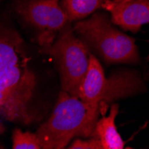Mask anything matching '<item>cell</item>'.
<instances>
[{
    "label": "cell",
    "instance_id": "1",
    "mask_svg": "<svg viewBox=\"0 0 149 149\" xmlns=\"http://www.w3.org/2000/svg\"><path fill=\"white\" fill-rule=\"evenodd\" d=\"M23 39L0 25V119L30 125L38 120L37 77Z\"/></svg>",
    "mask_w": 149,
    "mask_h": 149
},
{
    "label": "cell",
    "instance_id": "2",
    "mask_svg": "<svg viewBox=\"0 0 149 149\" xmlns=\"http://www.w3.org/2000/svg\"><path fill=\"white\" fill-rule=\"evenodd\" d=\"M102 107L92 105L62 90L49 119L36 134L43 149H62L76 138H95Z\"/></svg>",
    "mask_w": 149,
    "mask_h": 149
},
{
    "label": "cell",
    "instance_id": "3",
    "mask_svg": "<svg viewBox=\"0 0 149 149\" xmlns=\"http://www.w3.org/2000/svg\"><path fill=\"white\" fill-rule=\"evenodd\" d=\"M73 31L107 64L139 63L135 39L118 31L104 13L95 12L88 19L79 21Z\"/></svg>",
    "mask_w": 149,
    "mask_h": 149
},
{
    "label": "cell",
    "instance_id": "4",
    "mask_svg": "<svg viewBox=\"0 0 149 149\" xmlns=\"http://www.w3.org/2000/svg\"><path fill=\"white\" fill-rule=\"evenodd\" d=\"M145 90V82L137 72L120 71L106 78L100 62L89 54L88 68L79 97L92 105L104 106L107 103L138 95Z\"/></svg>",
    "mask_w": 149,
    "mask_h": 149
},
{
    "label": "cell",
    "instance_id": "5",
    "mask_svg": "<svg viewBox=\"0 0 149 149\" xmlns=\"http://www.w3.org/2000/svg\"><path fill=\"white\" fill-rule=\"evenodd\" d=\"M39 51L55 59L61 75L62 90L79 97L81 84L88 68L89 51L75 36L71 25L67 24L51 45L40 47Z\"/></svg>",
    "mask_w": 149,
    "mask_h": 149
},
{
    "label": "cell",
    "instance_id": "6",
    "mask_svg": "<svg viewBox=\"0 0 149 149\" xmlns=\"http://www.w3.org/2000/svg\"><path fill=\"white\" fill-rule=\"evenodd\" d=\"M17 12L24 21L38 31L37 42L40 47L51 45L70 22L59 0H21Z\"/></svg>",
    "mask_w": 149,
    "mask_h": 149
},
{
    "label": "cell",
    "instance_id": "7",
    "mask_svg": "<svg viewBox=\"0 0 149 149\" xmlns=\"http://www.w3.org/2000/svg\"><path fill=\"white\" fill-rule=\"evenodd\" d=\"M102 9L109 12L112 22L124 31L137 33L149 23V0H105Z\"/></svg>",
    "mask_w": 149,
    "mask_h": 149
},
{
    "label": "cell",
    "instance_id": "8",
    "mask_svg": "<svg viewBox=\"0 0 149 149\" xmlns=\"http://www.w3.org/2000/svg\"><path fill=\"white\" fill-rule=\"evenodd\" d=\"M119 113V105H111L110 113L106 117L98 119L95 127V138L100 140L103 149H123L124 141L120 136L115 125V119Z\"/></svg>",
    "mask_w": 149,
    "mask_h": 149
},
{
    "label": "cell",
    "instance_id": "9",
    "mask_svg": "<svg viewBox=\"0 0 149 149\" xmlns=\"http://www.w3.org/2000/svg\"><path fill=\"white\" fill-rule=\"evenodd\" d=\"M105 0H61V6L68 20L80 21L87 18L98 9H102Z\"/></svg>",
    "mask_w": 149,
    "mask_h": 149
},
{
    "label": "cell",
    "instance_id": "10",
    "mask_svg": "<svg viewBox=\"0 0 149 149\" xmlns=\"http://www.w3.org/2000/svg\"><path fill=\"white\" fill-rule=\"evenodd\" d=\"M13 149H40L38 138L36 133L30 131L23 132L20 129H15L13 132Z\"/></svg>",
    "mask_w": 149,
    "mask_h": 149
},
{
    "label": "cell",
    "instance_id": "11",
    "mask_svg": "<svg viewBox=\"0 0 149 149\" xmlns=\"http://www.w3.org/2000/svg\"><path fill=\"white\" fill-rule=\"evenodd\" d=\"M70 149H103L101 142L97 138H88L84 140L82 139H75L74 141L69 146Z\"/></svg>",
    "mask_w": 149,
    "mask_h": 149
},
{
    "label": "cell",
    "instance_id": "12",
    "mask_svg": "<svg viewBox=\"0 0 149 149\" xmlns=\"http://www.w3.org/2000/svg\"><path fill=\"white\" fill-rule=\"evenodd\" d=\"M5 132V127L3 125V123L0 121V134H3Z\"/></svg>",
    "mask_w": 149,
    "mask_h": 149
},
{
    "label": "cell",
    "instance_id": "13",
    "mask_svg": "<svg viewBox=\"0 0 149 149\" xmlns=\"http://www.w3.org/2000/svg\"><path fill=\"white\" fill-rule=\"evenodd\" d=\"M147 59H148V61H149V56H148V58H147Z\"/></svg>",
    "mask_w": 149,
    "mask_h": 149
},
{
    "label": "cell",
    "instance_id": "14",
    "mask_svg": "<svg viewBox=\"0 0 149 149\" xmlns=\"http://www.w3.org/2000/svg\"><path fill=\"white\" fill-rule=\"evenodd\" d=\"M0 1H1V0H0Z\"/></svg>",
    "mask_w": 149,
    "mask_h": 149
}]
</instances>
